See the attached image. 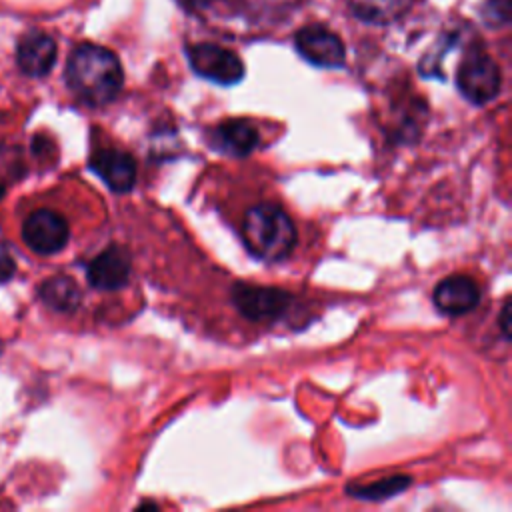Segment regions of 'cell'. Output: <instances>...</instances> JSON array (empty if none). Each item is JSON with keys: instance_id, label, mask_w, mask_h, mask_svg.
<instances>
[{"instance_id": "obj_1", "label": "cell", "mask_w": 512, "mask_h": 512, "mask_svg": "<svg viewBox=\"0 0 512 512\" xmlns=\"http://www.w3.org/2000/svg\"><path fill=\"white\" fill-rule=\"evenodd\" d=\"M66 84L88 106L112 102L124 84V72L114 52L98 44H80L68 58Z\"/></svg>"}, {"instance_id": "obj_2", "label": "cell", "mask_w": 512, "mask_h": 512, "mask_svg": "<svg viewBox=\"0 0 512 512\" xmlns=\"http://www.w3.org/2000/svg\"><path fill=\"white\" fill-rule=\"evenodd\" d=\"M242 240L252 256L264 262H280L292 254L298 234L292 218L280 206L262 202L246 210Z\"/></svg>"}, {"instance_id": "obj_3", "label": "cell", "mask_w": 512, "mask_h": 512, "mask_svg": "<svg viewBox=\"0 0 512 512\" xmlns=\"http://www.w3.org/2000/svg\"><path fill=\"white\" fill-rule=\"evenodd\" d=\"M456 86L460 94L472 104H486L500 92L498 64L486 54H470L462 60L456 72Z\"/></svg>"}, {"instance_id": "obj_4", "label": "cell", "mask_w": 512, "mask_h": 512, "mask_svg": "<svg viewBox=\"0 0 512 512\" xmlns=\"http://www.w3.org/2000/svg\"><path fill=\"white\" fill-rule=\"evenodd\" d=\"M232 302L238 312L256 322H268L282 318L292 302V296L282 288L254 286V284H234Z\"/></svg>"}, {"instance_id": "obj_5", "label": "cell", "mask_w": 512, "mask_h": 512, "mask_svg": "<svg viewBox=\"0 0 512 512\" xmlns=\"http://www.w3.org/2000/svg\"><path fill=\"white\" fill-rule=\"evenodd\" d=\"M188 54V62L192 66V70L202 76L208 78L216 84H236L242 80L244 76V64L242 60L228 48H222L218 44H194L186 50Z\"/></svg>"}, {"instance_id": "obj_6", "label": "cell", "mask_w": 512, "mask_h": 512, "mask_svg": "<svg viewBox=\"0 0 512 512\" xmlns=\"http://www.w3.org/2000/svg\"><path fill=\"white\" fill-rule=\"evenodd\" d=\"M22 238L32 252L40 256H52L68 244L70 228L64 216L54 210L40 208L24 220Z\"/></svg>"}, {"instance_id": "obj_7", "label": "cell", "mask_w": 512, "mask_h": 512, "mask_svg": "<svg viewBox=\"0 0 512 512\" xmlns=\"http://www.w3.org/2000/svg\"><path fill=\"white\" fill-rule=\"evenodd\" d=\"M298 54L320 68H340L346 60L342 40L324 26H304L294 36Z\"/></svg>"}, {"instance_id": "obj_8", "label": "cell", "mask_w": 512, "mask_h": 512, "mask_svg": "<svg viewBox=\"0 0 512 512\" xmlns=\"http://www.w3.org/2000/svg\"><path fill=\"white\" fill-rule=\"evenodd\" d=\"M130 254L124 246L112 244L104 248L86 268V278L90 286L98 290H118L130 278Z\"/></svg>"}, {"instance_id": "obj_9", "label": "cell", "mask_w": 512, "mask_h": 512, "mask_svg": "<svg viewBox=\"0 0 512 512\" xmlns=\"http://www.w3.org/2000/svg\"><path fill=\"white\" fill-rule=\"evenodd\" d=\"M90 168L118 194L130 192L136 184V162L132 154L118 148H102L90 156Z\"/></svg>"}, {"instance_id": "obj_10", "label": "cell", "mask_w": 512, "mask_h": 512, "mask_svg": "<svg viewBox=\"0 0 512 512\" xmlns=\"http://www.w3.org/2000/svg\"><path fill=\"white\" fill-rule=\"evenodd\" d=\"M432 300L442 314L460 316L476 308L480 300V288L470 276L454 274L436 284Z\"/></svg>"}, {"instance_id": "obj_11", "label": "cell", "mask_w": 512, "mask_h": 512, "mask_svg": "<svg viewBox=\"0 0 512 512\" xmlns=\"http://www.w3.org/2000/svg\"><path fill=\"white\" fill-rule=\"evenodd\" d=\"M56 42L44 32H28L20 38L16 48V60L26 76H46L56 62Z\"/></svg>"}, {"instance_id": "obj_12", "label": "cell", "mask_w": 512, "mask_h": 512, "mask_svg": "<svg viewBox=\"0 0 512 512\" xmlns=\"http://www.w3.org/2000/svg\"><path fill=\"white\" fill-rule=\"evenodd\" d=\"M258 128L244 118H232L226 122H220L212 134L214 144L232 156H246L250 154L258 144Z\"/></svg>"}, {"instance_id": "obj_13", "label": "cell", "mask_w": 512, "mask_h": 512, "mask_svg": "<svg viewBox=\"0 0 512 512\" xmlns=\"http://www.w3.org/2000/svg\"><path fill=\"white\" fill-rule=\"evenodd\" d=\"M42 302L58 312H74L80 306L82 292L74 278L66 274L52 276L40 284L38 290Z\"/></svg>"}, {"instance_id": "obj_14", "label": "cell", "mask_w": 512, "mask_h": 512, "mask_svg": "<svg viewBox=\"0 0 512 512\" xmlns=\"http://www.w3.org/2000/svg\"><path fill=\"white\" fill-rule=\"evenodd\" d=\"M352 14L368 24H390L404 16L412 0H348Z\"/></svg>"}, {"instance_id": "obj_15", "label": "cell", "mask_w": 512, "mask_h": 512, "mask_svg": "<svg viewBox=\"0 0 512 512\" xmlns=\"http://www.w3.org/2000/svg\"><path fill=\"white\" fill-rule=\"evenodd\" d=\"M408 486H410L408 476H392L368 486H348L346 492L362 500H382V498H392L394 494L406 490Z\"/></svg>"}, {"instance_id": "obj_16", "label": "cell", "mask_w": 512, "mask_h": 512, "mask_svg": "<svg viewBox=\"0 0 512 512\" xmlns=\"http://www.w3.org/2000/svg\"><path fill=\"white\" fill-rule=\"evenodd\" d=\"M488 26H504L510 20V0H488L482 8Z\"/></svg>"}, {"instance_id": "obj_17", "label": "cell", "mask_w": 512, "mask_h": 512, "mask_svg": "<svg viewBox=\"0 0 512 512\" xmlns=\"http://www.w3.org/2000/svg\"><path fill=\"white\" fill-rule=\"evenodd\" d=\"M14 270H16V262H14L12 254L8 252V248L0 242V282L10 280Z\"/></svg>"}, {"instance_id": "obj_18", "label": "cell", "mask_w": 512, "mask_h": 512, "mask_svg": "<svg viewBox=\"0 0 512 512\" xmlns=\"http://www.w3.org/2000/svg\"><path fill=\"white\" fill-rule=\"evenodd\" d=\"M184 10L188 12H200V10H208V6L214 2V0H176Z\"/></svg>"}, {"instance_id": "obj_19", "label": "cell", "mask_w": 512, "mask_h": 512, "mask_svg": "<svg viewBox=\"0 0 512 512\" xmlns=\"http://www.w3.org/2000/svg\"><path fill=\"white\" fill-rule=\"evenodd\" d=\"M500 324L504 330V338H510V302L506 300L502 306V314H500Z\"/></svg>"}]
</instances>
